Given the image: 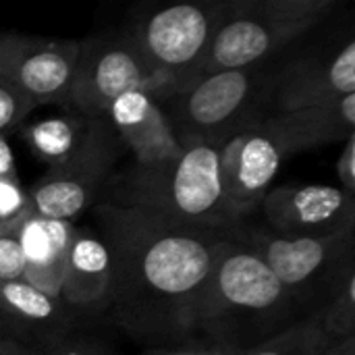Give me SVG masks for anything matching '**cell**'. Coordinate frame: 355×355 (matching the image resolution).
<instances>
[{"instance_id":"23","label":"cell","mask_w":355,"mask_h":355,"mask_svg":"<svg viewBox=\"0 0 355 355\" xmlns=\"http://www.w3.org/2000/svg\"><path fill=\"white\" fill-rule=\"evenodd\" d=\"M25 355H121L106 339L87 329L75 331L50 345L29 349Z\"/></svg>"},{"instance_id":"20","label":"cell","mask_w":355,"mask_h":355,"mask_svg":"<svg viewBox=\"0 0 355 355\" xmlns=\"http://www.w3.org/2000/svg\"><path fill=\"white\" fill-rule=\"evenodd\" d=\"M327 337L314 314L254 349L252 355H318L327 345Z\"/></svg>"},{"instance_id":"30","label":"cell","mask_w":355,"mask_h":355,"mask_svg":"<svg viewBox=\"0 0 355 355\" xmlns=\"http://www.w3.org/2000/svg\"><path fill=\"white\" fill-rule=\"evenodd\" d=\"M29 349H23V347H17V345H10V343H2L0 341V355H25Z\"/></svg>"},{"instance_id":"29","label":"cell","mask_w":355,"mask_h":355,"mask_svg":"<svg viewBox=\"0 0 355 355\" xmlns=\"http://www.w3.org/2000/svg\"><path fill=\"white\" fill-rule=\"evenodd\" d=\"M318 355H355V335L345 337L341 341L327 343Z\"/></svg>"},{"instance_id":"13","label":"cell","mask_w":355,"mask_h":355,"mask_svg":"<svg viewBox=\"0 0 355 355\" xmlns=\"http://www.w3.org/2000/svg\"><path fill=\"white\" fill-rule=\"evenodd\" d=\"M281 164L283 156L260 125L237 133L220 148L218 179L231 227L256 220Z\"/></svg>"},{"instance_id":"18","label":"cell","mask_w":355,"mask_h":355,"mask_svg":"<svg viewBox=\"0 0 355 355\" xmlns=\"http://www.w3.org/2000/svg\"><path fill=\"white\" fill-rule=\"evenodd\" d=\"M75 231L77 225L67 220L44 218L40 214L29 216L17 229L25 262L23 281L46 295L58 297Z\"/></svg>"},{"instance_id":"3","label":"cell","mask_w":355,"mask_h":355,"mask_svg":"<svg viewBox=\"0 0 355 355\" xmlns=\"http://www.w3.org/2000/svg\"><path fill=\"white\" fill-rule=\"evenodd\" d=\"M220 148L208 144L183 146L166 162L116 168L100 196V204L135 210L173 225L231 229L220 193Z\"/></svg>"},{"instance_id":"1","label":"cell","mask_w":355,"mask_h":355,"mask_svg":"<svg viewBox=\"0 0 355 355\" xmlns=\"http://www.w3.org/2000/svg\"><path fill=\"white\" fill-rule=\"evenodd\" d=\"M92 216L110 260L100 320L144 349L193 341V312L229 229L173 225L100 202Z\"/></svg>"},{"instance_id":"12","label":"cell","mask_w":355,"mask_h":355,"mask_svg":"<svg viewBox=\"0 0 355 355\" xmlns=\"http://www.w3.org/2000/svg\"><path fill=\"white\" fill-rule=\"evenodd\" d=\"M258 214L260 225L281 237H331L355 229V196L339 185L287 183L268 189Z\"/></svg>"},{"instance_id":"27","label":"cell","mask_w":355,"mask_h":355,"mask_svg":"<svg viewBox=\"0 0 355 355\" xmlns=\"http://www.w3.org/2000/svg\"><path fill=\"white\" fill-rule=\"evenodd\" d=\"M337 177L339 187L345 193L355 196V133L343 141V150L337 160Z\"/></svg>"},{"instance_id":"5","label":"cell","mask_w":355,"mask_h":355,"mask_svg":"<svg viewBox=\"0 0 355 355\" xmlns=\"http://www.w3.org/2000/svg\"><path fill=\"white\" fill-rule=\"evenodd\" d=\"M266 69L268 62L208 73L179 94L158 102L179 144L223 148L237 133L260 125L266 119Z\"/></svg>"},{"instance_id":"14","label":"cell","mask_w":355,"mask_h":355,"mask_svg":"<svg viewBox=\"0 0 355 355\" xmlns=\"http://www.w3.org/2000/svg\"><path fill=\"white\" fill-rule=\"evenodd\" d=\"M87 316L25 281H0V341L23 349L50 345L85 329Z\"/></svg>"},{"instance_id":"24","label":"cell","mask_w":355,"mask_h":355,"mask_svg":"<svg viewBox=\"0 0 355 355\" xmlns=\"http://www.w3.org/2000/svg\"><path fill=\"white\" fill-rule=\"evenodd\" d=\"M35 106L8 81L0 79V135L8 137L19 131Z\"/></svg>"},{"instance_id":"9","label":"cell","mask_w":355,"mask_h":355,"mask_svg":"<svg viewBox=\"0 0 355 355\" xmlns=\"http://www.w3.org/2000/svg\"><path fill=\"white\" fill-rule=\"evenodd\" d=\"M127 92H144L156 102H164L175 94L173 87L150 69L125 27L106 29L79 40L69 108L83 116H100Z\"/></svg>"},{"instance_id":"7","label":"cell","mask_w":355,"mask_h":355,"mask_svg":"<svg viewBox=\"0 0 355 355\" xmlns=\"http://www.w3.org/2000/svg\"><path fill=\"white\" fill-rule=\"evenodd\" d=\"M227 0H185L141 8L125 31L175 94L200 79ZM173 94V96H175Z\"/></svg>"},{"instance_id":"28","label":"cell","mask_w":355,"mask_h":355,"mask_svg":"<svg viewBox=\"0 0 355 355\" xmlns=\"http://www.w3.org/2000/svg\"><path fill=\"white\" fill-rule=\"evenodd\" d=\"M17 177V166H15V156L8 144V137L0 135V179Z\"/></svg>"},{"instance_id":"6","label":"cell","mask_w":355,"mask_h":355,"mask_svg":"<svg viewBox=\"0 0 355 355\" xmlns=\"http://www.w3.org/2000/svg\"><path fill=\"white\" fill-rule=\"evenodd\" d=\"M229 235L272 270L308 316L318 312L349 277H355V229L331 237L291 239L248 220L231 227Z\"/></svg>"},{"instance_id":"19","label":"cell","mask_w":355,"mask_h":355,"mask_svg":"<svg viewBox=\"0 0 355 355\" xmlns=\"http://www.w3.org/2000/svg\"><path fill=\"white\" fill-rule=\"evenodd\" d=\"M87 119L89 116H83L73 108H64V114L25 125L19 129V133L31 154L50 168L64 162L75 152L83 139Z\"/></svg>"},{"instance_id":"4","label":"cell","mask_w":355,"mask_h":355,"mask_svg":"<svg viewBox=\"0 0 355 355\" xmlns=\"http://www.w3.org/2000/svg\"><path fill=\"white\" fill-rule=\"evenodd\" d=\"M337 0H227L200 77L260 67L324 25Z\"/></svg>"},{"instance_id":"8","label":"cell","mask_w":355,"mask_h":355,"mask_svg":"<svg viewBox=\"0 0 355 355\" xmlns=\"http://www.w3.org/2000/svg\"><path fill=\"white\" fill-rule=\"evenodd\" d=\"M123 146L106 114L89 116L83 139L60 164L50 166L27 187L35 214L54 220H77L92 212L119 168Z\"/></svg>"},{"instance_id":"11","label":"cell","mask_w":355,"mask_h":355,"mask_svg":"<svg viewBox=\"0 0 355 355\" xmlns=\"http://www.w3.org/2000/svg\"><path fill=\"white\" fill-rule=\"evenodd\" d=\"M79 40H56L21 31L0 33V79L17 87L35 108H69Z\"/></svg>"},{"instance_id":"26","label":"cell","mask_w":355,"mask_h":355,"mask_svg":"<svg viewBox=\"0 0 355 355\" xmlns=\"http://www.w3.org/2000/svg\"><path fill=\"white\" fill-rule=\"evenodd\" d=\"M254 349H229V347H216L206 345L200 341L179 343V345H162V347H148L141 355H252Z\"/></svg>"},{"instance_id":"22","label":"cell","mask_w":355,"mask_h":355,"mask_svg":"<svg viewBox=\"0 0 355 355\" xmlns=\"http://www.w3.org/2000/svg\"><path fill=\"white\" fill-rule=\"evenodd\" d=\"M33 214V202L19 177L0 179V233L19 229Z\"/></svg>"},{"instance_id":"16","label":"cell","mask_w":355,"mask_h":355,"mask_svg":"<svg viewBox=\"0 0 355 355\" xmlns=\"http://www.w3.org/2000/svg\"><path fill=\"white\" fill-rule=\"evenodd\" d=\"M260 127L283 160L329 144H343L355 133V94L320 106L266 116Z\"/></svg>"},{"instance_id":"21","label":"cell","mask_w":355,"mask_h":355,"mask_svg":"<svg viewBox=\"0 0 355 355\" xmlns=\"http://www.w3.org/2000/svg\"><path fill=\"white\" fill-rule=\"evenodd\" d=\"M314 316L329 343L355 335V277H349Z\"/></svg>"},{"instance_id":"10","label":"cell","mask_w":355,"mask_h":355,"mask_svg":"<svg viewBox=\"0 0 355 355\" xmlns=\"http://www.w3.org/2000/svg\"><path fill=\"white\" fill-rule=\"evenodd\" d=\"M352 94H355V40L347 33L270 60L264 79V110L266 116L295 112Z\"/></svg>"},{"instance_id":"17","label":"cell","mask_w":355,"mask_h":355,"mask_svg":"<svg viewBox=\"0 0 355 355\" xmlns=\"http://www.w3.org/2000/svg\"><path fill=\"white\" fill-rule=\"evenodd\" d=\"M110 283L108 250L96 229L77 227L58 300L71 310L100 318Z\"/></svg>"},{"instance_id":"15","label":"cell","mask_w":355,"mask_h":355,"mask_svg":"<svg viewBox=\"0 0 355 355\" xmlns=\"http://www.w3.org/2000/svg\"><path fill=\"white\" fill-rule=\"evenodd\" d=\"M121 146L131 154V162L152 166L177 158L183 152L162 106L144 92L119 96L106 110Z\"/></svg>"},{"instance_id":"25","label":"cell","mask_w":355,"mask_h":355,"mask_svg":"<svg viewBox=\"0 0 355 355\" xmlns=\"http://www.w3.org/2000/svg\"><path fill=\"white\" fill-rule=\"evenodd\" d=\"M23 275L25 262L17 229L0 233V281H23Z\"/></svg>"},{"instance_id":"2","label":"cell","mask_w":355,"mask_h":355,"mask_svg":"<svg viewBox=\"0 0 355 355\" xmlns=\"http://www.w3.org/2000/svg\"><path fill=\"white\" fill-rule=\"evenodd\" d=\"M304 318L272 270L227 231L193 312V341L250 352Z\"/></svg>"}]
</instances>
